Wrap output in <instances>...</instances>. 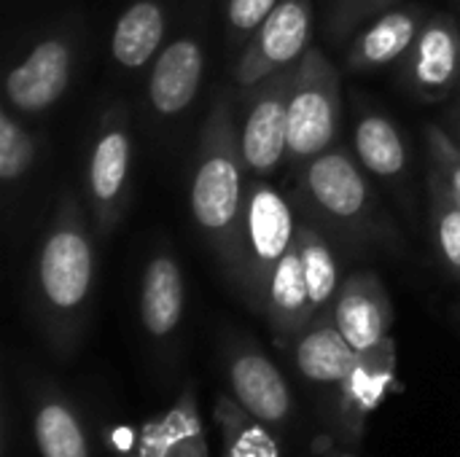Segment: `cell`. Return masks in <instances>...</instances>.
Masks as SVG:
<instances>
[{"label":"cell","mask_w":460,"mask_h":457,"mask_svg":"<svg viewBox=\"0 0 460 457\" xmlns=\"http://www.w3.org/2000/svg\"><path fill=\"white\" fill-rule=\"evenodd\" d=\"M245 175L248 167L240 151V132L232 108L226 100H218L202 124L189 205L199 234L229 277L237 261V242L248 197Z\"/></svg>","instance_id":"6da1fadb"},{"label":"cell","mask_w":460,"mask_h":457,"mask_svg":"<svg viewBox=\"0 0 460 457\" xmlns=\"http://www.w3.org/2000/svg\"><path fill=\"white\" fill-rule=\"evenodd\" d=\"M94 286V242L73 191H62L35 256V294L46 326L70 339Z\"/></svg>","instance_id":"7a4b0ae2"},{"label":"cell","mask_w":460,"mask_h":457,"mask_svg":"<svg viewBox=\"0 0 460 457\" xmlns=\"http://www.w3.org/2000/svg\"><path fill=\"white\" fill-rule=\"evenodd\" d=\"M296 229L299 224L294 221L286 197L275 186H270L267 178H251L237 242V261L229 280L256 312H264L272 272L294 245Z\"/></svg>","instance_id":"3957f363"},{"label":"cell","mask_w":460,"mask_h":457,"mask_svg":"<svg viewBox=\"0 0 460 457\" xmlns=\"http://www.w3.org/2000/svg\"><path fill=\"white\" fill-rule=\"evenodd\" d=\"M340 113V70L318 46H310L296 62L288 94V159L305 164L329 151Z\"/></svg>","instance_id":"277c9868"},{"label":"cell","mask_w":460,"mask_h":457,"mask_svg":"<svg viewBox=\"0 0 460 457\" xmlns=\"http://www.w3.org/2000/svg\"><path fill=\"white\" fill-rule=\"evenodd\" d=\"M132 175V132L121 108L105 110L89 151L86 164V197L94 215V226L108 237L127 210Z\"/></svg>","instance_id":"5b68a950"},{"label":"cell","mask_w":460,"mask_h":457,"mask_svg":"<svg viewBox=\"0 0 460 457\" xmlns=\"http://www.w3.org/2000/svg\"><path fill=\"white\" fill-rule=\"evenodd\" d=\"M345 148H329L305 162L302 189L318 215L340 232H367L372 191L369 183Z\"/></svg>","instance_id":"8992f818"},{"label":"cell","mask_w":460,"mask_h":457,"mask_svg":"<svg viewBox=\"0 0 460 457\" xmlns=\"http://www.w3.org/2000/svg\"><path fill=\"white\" fill-rule=\"evenodd\" d=\"M313 0H280L272 13L248 38L234 78L243 89H253L264 78L291 67L310 48Z\"/></svg>","instance_id":"52a82bcc"},{"label":"cell","mask_w":460,"mask_h":457,"mask_svg":"<svg viewBox=\"0 0 460 457\" xmlns=\"http://www.w3.org/2000/svg\"><path fill=\"white\" fill-rule=\"evenodd\" d=\"M296 65L251 89V105L240 127V151L251 178H267L288 159V94Z\"/></svg>","instance_id":"ba28073f"},{"label":"cell","mask_w":460,"mask_h":457,"mask_svg":"<svg viewBox=\"0 0 460 457\" xmlns=\"http://www.w3.org/2000/svg\"><path fill=\"white\" fill-rule=\"evenodd\" d=\"M73 75V40L67 35H46L5 75V97L13 110L40 113L59 102Z\"/></svg>","instance_id":"9c48e42d"},{"label":"cell","mask_w":460,"mask_h":457,"mask_svg":"<svg viewBox=\"0 0 460 457\" xmlns=\"http://www.w3.org/2000/svg\"><path fill=\"white\" fill-rule=\"evenodd\" d=\"M332 315L337 329L358 353H367L391 337L394 304L375 272L367 269L353 272L340 286Z\"/></svg>","instance_id":"30bf717a"},{"label":"cell","mask_w":460,"mask_h":457,"mask_svg":"<svg viewBox=\"0 0 460 457\" xmlns=\"http://www.w3.org/2000/svg\"><path fill=\"white\" fill-rule=\"evenodd\" d=\"M460 75V27L447 13L423 22L407 54V78L423 100H442Z\"/></svg>","instance_id":"8fae6325"},{"label":"cell","mask_w":460,"mask_h":457,"mask_svg":"<svg viewBox=\"0 0 460 457\" xmlns=\"http://www.w3.org/2000/svg\"><path fill=\"white\" fill-rule=\"evenodd\" d=\"M396 377V342L388 337L358 356V364L340 385V428L358 444L367 417L380 407Z\"/></svg>","instance_id":"7c38bea8"},{"label":"cell","mask_w":460,"mask_h":457,"mask_svg":"<svg viewBox=\"0 0 460 457\" xmlns=\"http://www.w3.org/2000/svg\"><path fill=\"white\" fill-rule=\"evenodd\" d=\"M234 399L261 423L280 426L291 415V391L280 369L256 347H237L229 356Z\"/></svg>","instance_id":"4fadbf2b"},{"label":"cell","mask_w":460,"mask_h":457,"mask_svg":"<svg viewBox=\"0 0 460 457\" xmlns=\"http://www.w3.org/2000/svg\"><path fill=\"white\" fill-rule=\"evenodd\" d=\"M205 54L197 38H178L156 54L148 78V102L159 116L183 113L199 94Z\"/></svg>","instance_id":"5bb4252c"},{"label":"cell","mask_w":460,"mask_h":457,"mask_svg":"<svg viewBox=\"0 0 460 457\" xmlns=\"http://www.w3.org/2000/svg\"><path fill=\"white\" fill-rule=\"evenodd\" d=\"M280 345L296 342L299 334L315 321L310 307V291L305 280V264H302V248L294 237V245L280 259V264L272 272L264 312H261Z\"/></svg>","instance_id":"9a60e30c"},{"label":"cell","mask_w":460,"mask_h":457,"mask_svg":"<svg viewBox=\"0 0 460 457\" xmlns=\"http://www.w3.org/2000/svg\"><path fill=\"white\" fill-rule=\"evenodd\" d=\"M358 350L337 329L332 310L321 312L294 342L296 369L318 385H342L358 364Z\"/></svg>","instance_id":"2e32d148"},{"label":"cell","mask_w":460,"mask_h":457,"mask_svg":"<svg viewBox=\"0 0 460 457\" xmlns=\"http://www.w3.org/2000/svg\"><path fill=\"white\" fill-rule=\"evenodd\" d=\"M423 22L426 19L420 8L385 11L380 19H375L367 30L358 32V38L350 46L348 65L358 73H367L399 62L412 51Z\"/></svg>","instance_id":"e0dca14e"},{"label":"cell","mask_w":460,"mask_h":457,"mask_svg":"<svg viewBox=\"0 0 460 457\" xmlns=\"http://www.w3.org/2000/svg\"><path fill=\"white\" fill-rule=\"evenodd\" d=\"M183 302H186V288H183L181 264L170 253L154 256L146 264L143 283H140V321H143V329L156 339L170 337L181 323Z\"/></svg>","instance_id":"ac0fdd59"},{"label":"cell","mask_w":460,"mask_h":457,"mask_svg":"<svg viewBox=\"0 0 460 457\" xmlns=\"http://www.w3.org/2000/svg\"><path fill=\"white\" fill-rule=\"evenodd\" d=\"M167 30L164 8L156 0H135L116 22L111 35V54L121 67H143L162 51Z\"/></svg>","instance_id":"d6986e66"},{"label":"cell","mask_w":460,"mask_h":457,"mask_svg":"<svg viewBox=\"0 0 460 457\" xmlns=\"http://www.w3.org/2000/svg\"><path fill=\"white\" fill-rule=\"evenodd\" d=\"M137 453L146 457H205V434L197 417L194 391L186 388L162 420L146 423Z\"/></svg>","instance_id":"ffe728a7"},{"label":"cell","mask_w":460,"mask_h":457,"mask_svg":"<svg viewBox=\"0 0 460 457\" xmlns=\"http://www.w3.org/2000/svg\"><path fill=\"white\" fill-rule=\"evenodd\" d=\"M356 159L377 178H399L407 170V145L396 124L383 113H364L356 124Z\"/></svg>","instance_id":"44dd1931"},{"label":"cell","mask_w":460,"mask_h":457,"mask_svg":"<svg viewBox=\"0 0 460 457\" xmlns=\"http://www.w3.org/2000/svg\"><path fill=\"white\" fill-rule=\"evenodd\" d=\"M296 242L302 248V264H305V280L310 291V307L313 315L318 318L321 312L334 307V299L340 294V269L334 250L329 240L313 226V224H299L296 229Z\"/></svg>","instance_id":"7402d4cb"},{"label":"cell","mask_w":460,"mask_h":457,"mask_svg":"<svg viewBox=\"0 0 460 457\" xmlns=\"http://www.w3.org/2000/svg\"><path fill=\"white\" fill-rule=\"evenodd\" d=\"M216 420L224 434V455L221 457H280V447L272 434L259 426L240 401L221 396L216 404Z\"/></svg>","instance_id":"603a6c76"},{"label":"cell","mask_w":460,"mask_h":457,"mask_svg":"<svg viewBox=\"0 0 460 457\" xmlns=\"http://www.w3.org/2000/svg\"><path fill=\"white\" fill-rule=\"evenodd\" d=\"M35 442L43 457H89L86 436L73 409L49 399L35 412Z\"/></svg>","instance_id":"cb8c5ba5"},{"label":"cell","mask_w":460,"mask_h":457,"mask_svg":"<svg viewBox=\"0 0 460 457\" xmlns=\"http://www.w3.org/2000/svg\"><path fill=\"white\" fill-rule=\"evenodd\" d=\"M429 194H431L434 242L439 259L453 275L460 277V199L437 170H431L429 175Z\"/></svg>","instance_id":"d4e9b609"},{"label":"cell","mask_w":460,"mask_h":457,"mask_svg":"<svg viewBox=\"0 0 460 457\" xmlns=\"http://www.w3.org/2000/svg\"><path fill=\"white\" fill-rule=\"evenodd\" d=\"M35 140L22 127V121L3 108L0 110V180L5 186L22 180L35 162Z\"/></svg>","instance_id":"484cf974"},{"label":"cell","mask_w":460,"mask_h":457,"mask_svg":"<svg viewBox=\"0 0 460 457\" xmlns=\"http://www.w3.org/2000/svg\"><path fill=\"white\" fill-rule=\"evenodd\" d=\"M426 143L434 170L447 180V186L460 199V143L456 140V135L442 124H431L426 127Z\"/></svg>","instance_id":"4316f807"},{"label":"cell","mask_w":460,"mask_h":457,"mask_svg":"<svg viewBox=\"0 0 460 457\" xmlns=\"http://www.w3.org/2000/svg\"><path fill=\"white\" fill-rule=\"evenodd\" d=\"M280 0H229L226 3V27L232 40H245L256 27L272 13Z\"/></svg>","instance_id":"83f0119b"},{"label":"cell","mask_w":460,"mask_h":457,"mask_svg":"<svg viewBox=\"0 0 460 457\" xmlns=\"http://www.w3.org/2000/svg\"><path fill=\"white\" fill-rule=\"evenodd\" d=\"M391 0H345L342 3V8L348 5V13L342 16V27H350V22H356V19H361L364 13H369V11H375V8H380V5H388Z\"/></svg>","instance_id":"f1b7e54d"},{"label":"cell","mask_w":460,"mask_h":457,"mask_svg":"<svg viewBox=\"0 0 460 457\" xmlns=\"http://www.w3.org/2000/svg\"><path fill=\"white\" fill-rule=\"evenodd\" d=\"M108 442H111V447H113V450H119V453H129V450H135V447H137V444H135V431H132V428H127V426L113 428V431L108 434Z\"/></svg>","instance_id":"f546056e"},{"label":"cell","mask_w":460,"mask_h":457,"mask_svg":"<svg viewBox=\"0 0 460 457\" xmlns=\"http://www.w3.org/2000/svg\"><path fill=\"white\" fill-rule=\"evenodd\" d=\"M447 129L456 135V140L460 143V102H456V105H453V110L447 113Z\"/></svg>","instance_id":"4dcf8cb0"},{"label":"cell","mask_w":460,"mask_h":457,"mask_svg":"<svg viewBox=\"0 0 460 457\" xmlns=\"http://www.w3.org/2000/svg\"><path fill=\"white\" fill-rule=\"evenodd\" d=\"M135 457H146V455H143V453H137V455H135Z\"/></svg>","instance_id":"1f68e13d"}]
</instances>
